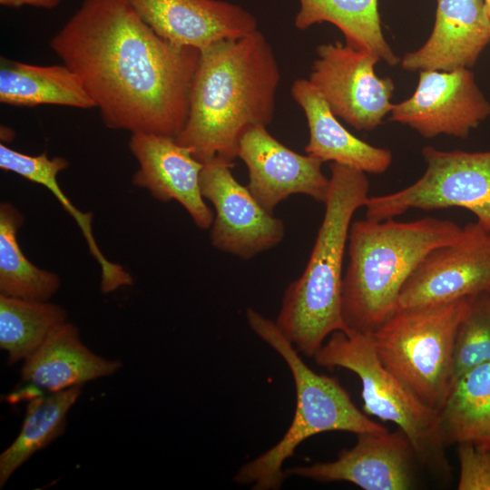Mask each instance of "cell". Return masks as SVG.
<instances>
[{
    "label": "cell",
    "instance_id": "ac0fdd59",
    "mask_svg": "<svg viewBox=\"0 0 490 490\" xmlns=\"http://www.w3.org/2000/svg\"><path fill=\"white\" fill-rule=\"evenodd\" d=\"M122 366L118 359L93 352L82 342L78 328L67 320L23 361L20 375L31 385L56 392L112 376Z\"/></svg>",
    "mask_w": 490,
    "mask_h": 490
},
{
    "label": "cell",
    "instance_id": "6da1fadb",
    "mask_svg": "<svg viewBox=\"0 0 490 490\" xmlns=\"http://www.w3.org/2000/svg\"><path fill=\"white\" fill-rule=\"evenodd\" d=\"M50 46L107 127L174 138L182 130L201 51L159 35L127 0H83Z\"/></svg>",
    "mask_w": 490,
    "mask_h": 490
},
{
    "label": "cell",
    "instance_id": "603a6c76",
    "mask_svg": "<svg viewBox=\"0 0 490 490\" xmlns=\"http://www.w3.org/2000/svg\"><path fill=\"white\" fill-rule=\"evenodd\" d=\"M439 418L446 445L470 442L490 447V362L455 379Z\"/></svg>",
    "mask_w": 490,
    "mask_h": 490
},
{
    "label": "cell",
    "instance_id": "8fae6325",
    "mask_svg": "<svg viewBox=\"0 0 490 490\" xmlns=\"http://www.w3.org/2000/svg\"><path fill=\"white\" fill-rule=\"evenodd\" d=\"M232 165L212 162L203 165L201 191L215 209L212 245L244 260L278 245L284 238L283 221L268 212L231 172Z\"/></svg>",
    "mask_w": 490,
    "mask_h": 490
},
{
    "label": "cell",
    "instance_id": "52a82bcc",
    "mask_svg": "<svg viewBox=\"0 0 490 490\" xmlns=\"http://www.w3.org/2000/svg\"><path fill=\"white\" fill-rule=\"evenodd\" d=\"M313 357L329 370L340 368L355 373L362 385L364 413L394 423L410 440L420 465L448 475L439 411L423 403L384 366L369 333L337 330Z\"/></svg>",
    "mask_w": 490,
    "mask_h": 490
},
{
    "label": "cell",
    "instance_id": "7a4b0ae2",
    "mask_svg": "<svg viewBox=\"0 0 490 490\" xmlns=\"http://www.w3.org/2000/svg\"><path fill=\"white\" fill-rule=\"evenodd\" d=\"M280 77L273 49L259 29L201 50L188 118L175 140L203 164L233 165L242 135L273 120Z\"/></svg>",
    "mask_w": 490,
    "mask_h": 490
},
{
    "label": "cell",
    "instance_id": "3957f363",
    "mask_svg": "<svg viewBox=\"0 0 490 490\" xmlns=\"http://www.w3.org/2000/svg\"><path fill=\"white\" fill-rule=\"evenodd\" d=\"M325 213L301 276L286 289L276 324L299 353L313 357L328 336L347 330L343 260L355 212L368 199L366 172L332 162Z\"/></svg>",
    "mask_w": 490,
    "mask_h": 490
},
{
    "label": "cell",
    "instance_id": "8992f818",
    "mask_svg": "<svg viewBox=\"0 0 490 490\" xmlns=\"http://www.w3.org/2000/svg\"><path fill=\"white\" fill-rule=\"evenodd\" d=\"M472 297L397 309L369 333L384 366L437 411L455 381V338Z\"/></svg>",
    "mask_w": 490,
    "mask_h": 490
},
{
    "label": "cell",
    "instance_id": "484cf974",
    "mask_svg": "<svg viewBox=\"0 0 490 490\" xmlns=\"http://www.w3.org/2000/svg\"><path fill=\"white\" fill-rule=\"evenodd\" d=\"M67 313L60 305L0 294V348L13 365L30 357Z\"/></svg>",
    "mask_w": 490,
    "mask_h": 490
},
{
    "label": "cell",
    "instance_id": "f1b7e54d",
    "mask_svg": "<svg viewBox=\"0 0 490 490\" xmlns=\"http://www.w3.org/2000/svg\"><path fill=\"white\" fill-rule=\"evenodd\" d=\"M61 0H0V5L7 7H21L29 5L43 9H54L57 7Z\"/></svg>",
    "mask_w": 490,
    "mask_h": 490
},
{
    "label": "cell",
    "instance_id": "83f0119b",
    "mask_svg": "<svg viewBox=\"0 0 490 490\" xmlns=\"http://www.w3.org/2000/svg\"><path fill=\"white\" fill-rule=\"evenodd\" d=\"M460 474L458 490H490V447L463 442L457 444Z\"/></svg>",
    "mask_w": 490,
    "mask_h": 490
},
{
    "label": "cell",
    "instance_id": "277c9868",
    "mask_svg": "<svg viewBox=\"0 0 490 490\" xmlns=\"http://www.w3.org/2000/svg\"><path fill=\"white\" fill-rule=\"evenodd\" d=\"M462 233L454 221L432 217L407 222L353 221L342 287L347 330L371 333L377 328L396 311L403 286L426 255Z\"/></svg>",
    "mask_w": 490,
    "mask_h": 490
},
{
    "label": "cell",
    "instance_id": "d4e9b609",
    "mask_svg": "<svg viewBox=\"0 0 490 490\" xmlns=\"http://www.w3.org/2000/svg\"><path fill=\"white\" fill-rule=\"evenodd\" d=\"M24 220L13 204H0V294L47 301L58 291L61 280L56 273L35 266L23 252L17 233Z\"/></svg>",
    "mask_w": 490,
    "mask_h": 490
},
{
    "label": "cell",
    "instance_id": "d6986e66",
    "mask_svg": "<svg viewBox=\"0 0 490 490\" xmlns=\"http://www.w3.org/2000/svg\"><path fill=\"white\" fill-rule=\"evenodd\" d=\"M294 101L303 110L309 138L307 154L331 161L364 172L383 173L391 164L390 151L375 147L353 135L336 118L325 99L307 79L291 86Z\"/></svg>",
    "mask_w": 490,
    "mask_h": 490
},
{
    "label": "cell",
    "instance_id": "5bb4252c",
    "mask_svg": "<svg viewBox=\"0 0 490 490\" xmlns=\"http://www.w3.org/2000/svg\"><path fill=\"white\" fill-rule=\"evenodd\" d=\"M237 157L248 168V189L270 213L293 194H305L323 203L327 200L329 179L321 171L323 162L293 152L266 126L252 127L242 135Z\"/></svg>",
    "mask_w": 490,
    "mask_h": 490
},
{
    "label": "cell",
    "instance_id": "ffe728a7",
    "mask_svg": "<svg viewBox=\"0 0 490 490\" xmlns=\"http://www.w3.org/2000/svg\"><path fill=\"white\" fill-rule=\"evenodd\" d=\"M0 102L19 107L43 104L95 108L82 81L66 65H35L1 57Z\"/></svg>",
    "mask_w": 490,
    "mask_h": 490
},
{
    "label": "cell",
    "instance_id": "4dcf8cb0",
    "mask_svg": "<svg viewBox=\"0 0 490 490\" xmlns=\"http://www.w3.org/2000/svg\"><path fill=\"white\" fill-rule=\"evenodd\" d=\"M482 294L485 296V299L488 300V302L490 303V289H488V290L483 292Z\"/></svg>",
    "mask_w": 490,
    "mask_h": 490
},
{
    "label": "cell",
    "instance_id": "9a60e30c",
    "mask_svg": "<svg viewBox=\"0 0 490 490\" xmlns=\"http://www.w3.org/2000/svg\"><path fill=\"white\" fill-rule=\"evenodd\" d=\"M129 149L139 168L132 181L145 189L162 202L175 201L189 213L197 227L210 228L214 214L201 191L203 163L174 137L150 133H132Z\"/></svg>",
    "mask_w": 490,
    "mask_h": 490
},
{
    "label": "cell",
    "instance_id": "4316f807",
    "mask_svg": "<svg viewBox=\"0 0 490 490\" xmlns=\"http://www.w3.org/2000/svg\"><path fill=\"white\" fill-rule=\"evenodd\" d=\"M490 362V303L480 293L472 297L461 320L454 345L455 379L468 370Z\"/></svg>",
    "mask_w": 490,
    "mask_h": 490
},
{
    "label": "cell",
    "instance_id": "2e32d148",
    "mask_svg": "<svg viewBox=\"0 0 490 490\" xmlns=\"http://www.w3.org/2000/svg\"><path fill=\"white\" fill-rule=\"evenodd\" d=\"M140 17L164 39L203 50L223 39L258 29L255 16L221 0H127Z\"/></svg>",
    "mask_w": 490,
    "mask_h": 490
},
{
    "label": "cell",
    "instance_id": "30bf717a",
    "mask_svg": "<svg viewBox=\"0 0 490 490\" xmlns=\"http://www.w3.org/2000/svg\"><path fill=\"white\" fill-rule=\"evenodd\" d=\"M490 289V232L477 221L432 250L403 286L397 309L472 297Z\"/></svg>",
    "mask_w": 490,
    "mask_h": 490
},
{
    "label": "cell",
    "instance_id": "5b68a950",
    "mask_svg": "<svg viewBox=\"0 0 490 490\" xmlns=\"http://www.w3.org/2000/svg\"><path fill=\"white\" fill-rule=\"evenodd\" d=\"M246 318L254 333L273 348L289 367L295 384L296 409L282 438L260 456L244 464L234 475V482L250 485L254 490L279 489L287 477L282 470L284 462L309 437L328 431L356 435L387 431L357 407L336 378L317 374L309 368L276 322L250 308L246 311Z\"/></svg>",
    "mask_w": 490,
    "mask_h": 490
},
{
    "label": "cell",
    "instance_id": "ba28073f",
    "mask_svg": "<svg viewBox=\"0 0 490 490\" xmlns=\"http://www.w3.org/2000/svg\"><path fill=\"white\" fill-rule=\"evenodd\" d=\"M425 173L396 192L368 197L366 218L375 221L394 219L410 209L423 211L459 207L470 211L490 232V150H422Z\"/></svg>",
    "mask_w": 490,
    "mask_h": 490
},
{
    "label": "cell",
    "instance_id": "44dd1931",
    "mask_svg": "<svg viewBox=\"0 0 490 490\" xmlns=\"http://www.w3.org/2000/svg\"><path fill=\"white\" fill-rule=\"evenodd\" d=\"M68 165L66 159L63 157L49 158L45 152L38 155H28L4 143L0 144V168L5 172H14L27 181L45 187L57 198L64 210L75 220L86 240L90 253L100 265L102 271L101 291L106 294L121 287L132 285V276L122 265L110 261L96 243L92 228L93 214L83 212L73 205L59 186L57 175Z\"/></svg>",
    "mask_w": 490,
    "mask_h": 490
},
{
    "label": "cell",
    "instance_id": "7402d4cb",
    "mask_svg": "<svg viewBox=\"0 0 490 490\" xmlns=\"http://www.w3.org/2000/svg\"><path fill=\"white\" fill-rule=\"evenodd\" d=\"M294 25L299 30L328 22L344 34L348 45L366 50L390 65L399 59L382 33L377 0H298Z\"/></svg>",
    "mask_w": 490,
    "mask_h": 490
},
{
    "label": "cell",
    "instance_id": "e0dca14e",
    "mask_svg": "<svg viewBox=\"0 0 490 490\" xmlns=\"http://www.w3.org/2000/svg\"><path fill=\"white\" fill-rule=\"evenodd\" d=\"M490 42V16L485 0H437L431 35L401 61L408 71L470 68Z\"/></svg>",
    "mask_w": 490,
    "mask_h": 490
},
{
    "label": "cell",
    "instance_id": "9c48e42d",
    "mask_svg": "<svg viewBox=\"0 0 490 490\" xmlns=\"http://www.w3.org/2000/svg\"><path fill=\"white\" fill-rule=\"evenodd\" d=\"M309 81L319 92L332 113L357 130H373L392 110L394 83L379 78L374 70L380 59L340 42L317 48Z\"/></svg>",
    "mask_w": 490,
    "mask_h": 490
},
{
    "label": "cell",
    "instance_id": "f546056e",
    "mask_svg": "<svg viewBox=\"0 0 490 490\" xmlns=\"http://www.w3.org/2000/svg\"><path fill=\"white\" fill-rule=\"evenodd\" d=\"M486 11L490 16V0H485Z\"/></svg>",
    "mask_w": 490,
    "mask_h": 490
},
{
    "label": "cell",
    "instance_id": "4fadbf2b",
    "mask_svg": "<svg viewBox=\"0 0 490 490\" xmlns=\"http://www.w3.org/2000/svg\"><path fill=\"white\" fill-rule=\"evenodd\" d=\"M357 436L356 445L340 451L336 460L292 467L286 475L319 482L347 481L364 490L415 488L418 459L402 430Z\"/></svg>",
    "mask_w": 490,
    "mask_h": 490
},
{
    "label": "cell",
    "instance_id": "cb8c5ba5",
    "mask_svg": "<svg viewBox=\"0 0 490 490\" xmlns=\"http://www.w3.org/2000/svg\"><path fill=\"white\" fill-rule=\"evenodd\" d=\"M83 386L33 397L26 406L21 430L0 455V486L31 456L60 436L66 416L78 400Z\"/></svg>",
    "mask_w": 490,
    "mask_h": 490
},
{
    "label": "cell",
    "instance_id": "7c38bea8",
    "mask_svg": "<svg viewBox=\"0 0 490 490\" xmlns=\"http://www.w3.org/2000/svg\"><path fill=\"white\" fill-rule=\"evenodd\" d=\"M390 120L410 126L425 138L468 136L490 115V103L467 68L424 70L414 94L395 104Z\"/></svg>",
    "mask_w": 490,
    "mask_h": 490
}]
</instances>
